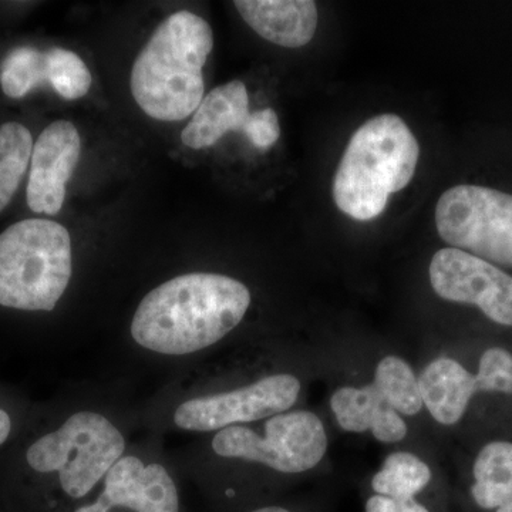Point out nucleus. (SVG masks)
<instances>
[{"label": "nucleus", "instance_id": "nucleus-22", "mask_svg": "<svg viewBox=\"0 0 512 512\" xmlns=\"http://www.w3.org/2000/svg\"><path fill=\"white\" fill-rule=\"evenodd\" d=\"M242 130L259 150H268V148L275 146L276 141L281 136L279 119L272 109L254 111V113L249 114L247 123H245Z\"/></svg>", "mask_w": 512, "mask_h": 512}, {"label": "nucleus", "instance_id": "nucleus-16", "mask_svg": "<svg viewBox=\"0 0 512 512\" xmlns=\"http://www.w3.org/2000/svg\"><path fill=\"white\" fill-rule=\"evenodd\" d=\"M471 477L466 497L471 512H512V441L485 444Z\"/></svg>", "mask_w": 512, "mask_h": 512}, {"label": "nucleus", "instance_id": "nucleus-7", "mask_svg": "<svg viewBox=\"0 0 512 512\" xmlns=\"http://www.w3.org/2000/svg\"><path fill=\"white\" fill-rule=\"evenodd\" d=\"M301 393L298 376L278 372L228 389L183 394L171 407V426L185 433L214 434L258 423L292 410Z\"/></svg>", "mask_w": 512, "mask_h": 512}, {"label": "nucleus", "instance_id": "nucleus-9", "mask_svg": "<svg viewBox=\"0 0 512 512\" xmlns=\"http://www.w3.org/2000/svg\"><path fill=\"white\" fill-rule=\"evenodd\" d=\"M419 384L424 409L431 419L440 426H456L477 393L512 396V353L504 348L485 350L477 375L453 357H436L421 370Z\"/></svg>", "mask_w": 512, "mask_h": 512}, {"label": "nucleus", "instance_id": "nucleus-5", "mask_svg": "<svg viewBox=\"0 0 512 512\" xmlns=\"http://www.w3.org/2000/svg\"><path fill=\"white\" fill-rule=\"evenodd\" d=\"M73 275L72 238L49 220L16 222L0 234V306L52 312Z\"/></svg>", "mask_w": 512, "mask_h": 512}, {"label": "nucleus", "instance_id": "nucleus-23", "mask_svg": "<svg viewBox=\"0 0 512 512\" xmlns=\"http://www.w3.org/2000/svg\"><path fill=\"white\" fill-rule=\"evenodd\" d=\"M235 512H319L312 505L285 503V501L265 500L262 503L248 505Z\"/></svg>", "mask_w": 512, "mask_h": 512}, {"label": "nucleus", "instance_id": "nucleus-4", "mask_svg": "<svg viewBox=\"0 0 512 512\" xmlns=\"http://www.w3.org/2000/svg\"><path fill=\"white\" fill-rule=\"evenodd\" d=\"M420 146L412 130L394 114L366 121L350 138L333 181V198L357 221L379 217L390 195L412 183Z\"/></svg>", "mask_w": 512, "mask_h": 512}, {"label": "nucleus", "instance_id": "nucleus-21", "mask_svg": "<svg viewBox=\"0 0 512 512\" xmlns=\"http://www.w3.org/2000/svg\"><path fill=\"white\" fill-rule=\"evenodd\" d=\"M47 82L64 100L86 96L92 86V73L76 53L53 49L46 55Z\"/></svg>", "mask_w": 512, "mask_h": 512}, {"label": "nucleus", "instance_id": "nucleus-15", "mask_svg": "<svg viewBox=\"0 0 512 512\" xmlns=\"http://www.w3.org/2000/svg\"><path fill=\"white\" fill-rule=\"evenodd\" d=\"M249 114L247 86L239 80L222 84L202 99L181 141L192 150L210 148L229 131L242 130Z\"/></svg>", "mask_w": 512, "mask_h": 512}, {"label": "nucleus", "instance_id": "nucleus-19", "mask_svg": "<svg viewBox=\"0 0 512 512\" xmlns=\"http://www.w3.org/2000/svg\"><path fill=\"white\" fill-rule=\"evenodd\" d=\"M33 138L20 123L0 126V212L8 207L32 158Z\"/></svg>", "mask_w": 512, "mask_h": 512}, {"label": "nucleus", "instance_id": "nucleus-11", "mask_svg": "<svg viewBox=\"0 0 512 512\" xmlns=\"http://www.w3.org/2000/svg\"><path fill=\"white\" fill-rule=\"evenodd\" d=\"M430 284L441 299L477 306L491 322L512 326V276L457 248L433 255Z\"/></svg>", "mask_w": 512, "mask_h": 512}, {"label": "nucleus", "instance_id": "nucleus-14", "mask_svg": "<svg viewBox=\"0 0 512 512\" xmlns=\"http://www.w3.org/2000/svg\"><path fill=\"white\" fill-rule=\"evenodd\" d=\"M234 6L259 36L288 49L308 45L318 29L313 0H237Z\"/></svg>", "mask_w": 512, "mask_h": 512}, {"label": "nucleus", "instance_id": "nucleus-18", "mask_svg": "<svg viewBox=\"0 0 512 512\" xmlns=\"http://www.w3.org/2000/svg\"><path fill=\"white\" fill-rule=\"evenodd\" d=\"M373 383L390 406L406 417L417 416L424 409L419 376L402 356L387 355L377 363Z\"/></svg>", "mask_w": 512, "mask_h": 512}, {"label": "nucleus", "instance_id": "nucleus-24", "mask_svg": "<svg viewBox=\"0 0 512 512\" xmlns=\"http://www.w3.org/2000/svg\"><path fill=\"white\" fill-rule=\"evenodd\" d=\"M16 430L15 416L0 402V450L9 443Z\"/></svg>", "mask_w": 512, "mask_h": 512}, {"label": "nucleus", "instance_id": "nucleus-3", "mask_svg": "<svg viewBox=\"0 0 512 512\" xmlns=\"http://www.w3.org/2000/svg\"><path fill=\"white\" fill-rule=\"evenodd\" d=\"M214 47L210 23L188 10L158 25L131 70L134 100L151 119L181 121L204 99V69Z\"/></svg>", "mask_w": 512, "mask_h": 512}, {"label": "nucleus", "instance_id": "nucleus-20", "mask_svg": "<svg viewBox=\"0 0 512 512\" xmlns=\"http://www.w3.org/2000/svg\"><path fill=\"white\" fill-rule=\"evenodd\" d=\"M43 82H47L46 55L33 47L13 50L0 66V86L10 99H22Z\"/></svg>", "mask_w": 512, "mask_h": 512}, {"label": "nucleus", "instance_id": "nucleus-6", "mask_svg": "<svg viewBox=\"0 0 512 512\" xmlns=\"http://www.w3.org/2000/svg\"><path fill=\"white\" fill-rule=\"evenodd\" d=\"M211 453L224 461L252 464L279 476H299L319 467L329 437L318 414L289 410L258 423L212 434Z\"/></svg>", "mask_w": 512, "mask_h": 512}, {"label": "nucleus", "instance_id": "nucleus-17", "mask_svg": "<svg viewBox=\"0 0 512 512\" xmlns=\"http://www.w3.org/2000/svg\"><path fill=\"white\" fill-rule=\"evenodd\" d=\"M433 470L410 451H393L370 480V493L386 497L424 495L433 487Z\"/></svg>", "mask_w": 512, "mask_h": 512}, {"label": "nucleus", "instance_id": "nucleus-13", "mask_svg": "<svg viewBox=\"0 0 512 512\" xmlns=\"http://www.w3.org/2000/svg\"><path fill=\"white\" fill-rule=\"evenodd\" d=\"M336 423L348 433H370L383 444L400 443L409 434L402 414L396 412L373 382L340 386L330 397Z\"/></svg>", "mask_w": 512, "mask_h": 512}, {"label": "nucleus", "instance_id": "nucleus-12", "mask_svg": "<svg viewBox=\"0 0 512 512\" xmlns=\"http://www.w3.org/2000/svg\"><path fill=\"white\" fill-rule=\"evenodd\" d=\"M82 141L73 123L55 121L42 131L30 158L28 205L37 214L56 215L66 198V185L79 164Z\"/></svg>", "mask_w": 512, "mask_h": 512}, {"label": "nucleus", "instance_id": "nucleus-8", "mask_svg": "<svg viewBox=\"0 0 512 512\" xmlns=\"http://www.w3.org/2000/svg\"><path fill=\"white\" fill-rule=\"evenodd\" d=\"M440 238L491 264L512 266V195L480 185H457L436 207Z\"/></svg>", "mask_w": 512, "mask_h": 512}, {"label": "nucleus", "instance_id": "nucleus-2", "mask_svg": "<svg viewBox=\"0 0 512 512\" xmlns=\"http://www.w3.org/2000/svg\"><path fill=\"white\" fill-rule=\"evenodd\" d=\"M123 429L106 413L79 409L39 431L20 458L23 478L42 512H72L92 500L126 454Z\"/></svg>", "mask_w": 512, "mask_h": 512}, {"label": "nucleus", "instance_id": "nucleus-10", "mask_svg": "<svg viewBox=\"0 0 512 512\" xmlns=\"http://www.w3.org/2000/svg\"><path fill=\"white\" fill-rule=\"evenodd\" d=\"M72 512H184V507L173 471L156 458L127 450L92 500Z\"/></svg>", "mask_w": 512, "mask_h": 512}, {"label": "nucleus", "instance_id": "nucleus-1", "mask_svg": "<svg viewBox=\"0 0 512 512\" xmlns=\"http://www.w3.org/2000/svg\"><path fill=\"white\" fill-rule=\"evenodd\" d=\"M244 282L214 272H191L158 285L138 303L130 333L151 355L183 359L231 335L251 308Z\"/></svg>", "mask_w": 512, "mask_h": 512}]
</instances>
